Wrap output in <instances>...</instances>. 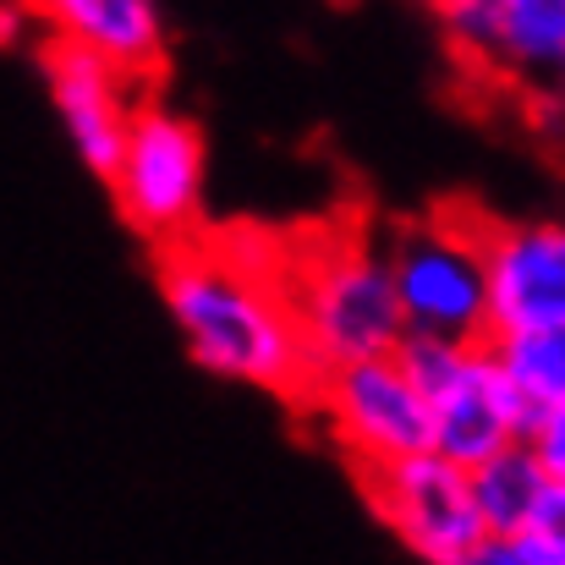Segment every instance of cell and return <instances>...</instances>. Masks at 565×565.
<instances>
[{
	"mask_svg": "<svg viewBox=\"0 0 565 565\" xmlns=\"http://www.w3.org/2000/svg\"><path fill=\"white\" fill-rule=\"evenodd\" d=\"M160 297L203 374L302 401L313 363L286 297V247L264 231L182 236L160 247Z\"/></svg>",
	"mask_w": 565,
	"mask_h": 565,
	"instance_id": "obj_1",
	"label": "cell"
},
{
	"mask_svg": "<svg viewBox=\"0 0 565 565\" xmlns=\"http://www.w3.org/2000/svg\"><path fill=\"white\" fill-rule=\"evenodd\" d=\"M286 297H291L313 374L352 358L395 352L406 335L384 247L358 231L308 236L297 253H286Z\"/></svg>",
	"mask_w": 565,
	"mask_h": 565,
	"instance_id": "obj_2",
	"label": "cell"
},
{
	"mask_svg": "<svg viewBox=\"0 0 565 565\" xmlns=\"http://www.w3.org/2000/svg\"><path fill=\"white\" fill-rule=\"evenodd\" d=\"M105 182L116 192L121 220L143 242L171 247V242L192 236L203 220V182H209V143H203L198 121L160 99L132 105Z\"/></svg>",
	"mask_w": 565,
	"mask_h": 565,
	"instance_id": "obj_3",
	"label": "cell"
},
{
	"mask_svg": "<svg viewBox=\"0 0 565 565\" xmlns=\"http://www.w3.org/2000/svg\"><path fill=\"white\" fill-rule=\"evenodd\" d=\"M401 369L412 374L428 412V450L472 467L516 439V401L500 379L489 335H401Z\"/></svg>",
	"mask_w": 565,
	"mask_h": 565,
	"instance_id": "obj_4",
	"label": "cell"
},
{
	"mask_svg": "<svg viewBox=\"0 0 565 565\" xmlns=\"http://www.w3.org/2000/svg\"><path fill=\"white\" fill-rule=\"evenodd\" d=\"M384 264L406 335H483V253L467 214L439 209L428 220H406L390 236Z\"/></svg>",
	"mask_w": 565,
	"mask_h": 565,
	"instance_id": "obj_5",
	"label": "cell"
},
{
	"mask_svg": "<svg viewBox=\"0 0 565 565\" xmlns=\"http://www.w3.org/2000/svg\"><path fill=\"white\" fill-rule=\"evenodd\" d=\"M330 428V439L341 445V456L363 472L390 467L412 450H428V412L412 374L401 369L395 352L379 358H352L335 369H319L308 395Z\"/></svg>",
	"mask_w": 565,
	"mask_h": 565,
	"instance_id": "obj_6",
	"label": "cell"
},
{
	"mask_svg": "<svg viewBox=\"0 0 565 565\" xmlns=\"http://www.w3.org/2000/svg\"><path fill=\"white\" fill-rule=\"evenodd\" d=\"M363 494L412 561L478 565L483 522H478L472 478H467L461 461H450L439 450H412L390 467L363 472Z\"/></svg>",
	"mask_w": 565,
	"mask_h": 565,
	"instance_id": "obj_7",
	"label": "cell"
},
{
	"mask_svg": "<svg viewBox=\"0 0 565 565\" xmlns=\"http://www.w3.org/2000/svg\"><path fill=\"white\" fill-rule=\"evenodd\" d=\"M483 335L565 330V231L555 220L478 225Z\"/></svg>",
	"mask_w": 565,
	"mask_h": 565,
	"instance_id": "obj_8",
	"label": "cell"
},
{
	"mask_svg": "<svg viewBox=\"0 0 565 565\" xmlns=\"http://www.w3.org/2000/svg\"><path fill=\"white\" fill-rule=\"evenodd\" d=\"M44 83H50L55 116H61L77 160L105 182L110 166H116L127 116H132V77L121 66H110L105 55H94V50H77V44L50 39V50H44Z\"/></svg>",
	"mask_w": 565,
	"mask_h": 565,
	"instance_id": "obj_9",
	"label": "cell"
},
{
	"mask_svg": "<svg viewBox=\"0 0 565 565\" xmlns=\"http://www.w3.org/2000/svg\"><path fill=\"white\" fill-rule=\"evenodd\" d=\"M50 39L77 44L121 66L132 83L154 77L166 61V6L160 0H22Z\"/></svg>",
	"mask_w": 565,
	"mask_h": 565,
	"instance_id": "obj_10",
	"label": "cell"
},
{
	"mask_svg": "<svg viewBox=\"0 0 565 565\" xmlns=\"http://www.w3.org/2000/svg\"><path fill=\"white\" fill-rule=\"evenodd\" d=\"M483 539L505 533H565V472L544 467L527 439H511L467 467Z\"/></svg>",
	"mask_w": 565,
	"mask_h": 565,
	"instance_id": "obj_11",
	"label": "cell"
},
{
	"mask_svg": "<svg viewBox=\"0 0 565 565\" xmlns=\"http://www.w3.org/2000/svg\"><path fill=\"white\" fill-rule=\"evenodd\" d=\"M500 379L516 401V439L565 412V330H511L489 335Z\"/></svg>",
	"mask_w": 565,
	"mask_h": 565,
	"instance_id": "obj_12",
	"label": "cell"
},
{
	"mask_svg": "<svg viewBox=\"0 0 565 565\" xmlns=\"http://www.w3.org/2000/svg\"><path fill=\"white\" fill-rule=\"evenodd\" d=\"M494 6V72L522 83H555L565 66V0H489Z\"/></svg>",
	"mask_w": 565,
	"mask_h": 565,
	"instance_id": "obj_13",
	"label": "cell"
},
{
	"mask_svg": "<svg viewBox=\"0 0 565 565\" xmlns=\"http://www.w3.org/2000/svg\"><path fill=\"white\" fill-rule=\"evenodd\" d=\"M478 561L483 565H561L565 533H505V539H483Z\"/></svg>",
	"mask_w": 565,
	"mask_h": 565,
	"instance_id": "obj_14",
	"label": "cell"
},
{
	"mask_svg": "<svg viewBox=\"0 0 565 565\" xmlns=\"http://www.w3.org/2000/svg\"><path fill=\"white\" fill-rule=\"evenodd\" d=\"M28 22H33V11L22 0H0V50H17L22 33H28Z\"/></svg>",
	"mask_w": 565,
	"mask_h": 565,
	"instance_id": "obj_15",
	"label": "cell"
},
{
	"mask_svg": "<svg viewBox=\"0 0 565 565\" xmlns=\"http://www.w3.org/2000/svg\"><path fill=\"white\" fill-rule=\"evenodd\" d=\"M428 6H439V0H428Z\"/></svg>",
	"mask_w": 565,
	"mask_h": 565,
	"instance_id": "obj_16",
	"label": "cell"
}]
</instances>
